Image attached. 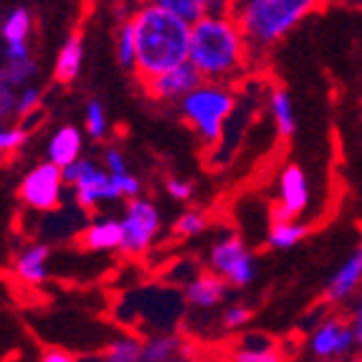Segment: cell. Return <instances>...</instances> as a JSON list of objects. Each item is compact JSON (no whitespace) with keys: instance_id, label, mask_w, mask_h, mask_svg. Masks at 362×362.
<instances>
[{"instance_id":"277c9868","label":"cell","mask_w":362,"mask_h":362,"mask_svg":"<svg viewBox=\"0 0 362 362\" xmlns=\"http://www.w3.org/2000/svg\"><path fill=\"white\" fill-rule=\"evenodd\" d=\"M235 99L223 81H203L180 99V115L206 145L223 137V124L233 115Z\"/></svg>"},{"instance_id":"2e32d148","label":"cell","mask_w":362,"mask_h":362,"mask_svg":"<svg viewBox=\"0 0 362 362\" xmlns=\"http://www.w3.org/2000/svg\"><path fill=\"white\" fill-rule=\"evenodd\" d=\"M13 269L25 284H41L49 274V246H43V243L25 246L13 261Z\"/></svg>"},{"instance_id":"8d00e7d4","label":"cell","mask_w":362,"mask_h":362,"mask_svg":"<svg viewBox=\"0 0 362 362\" xmlns=\"http://www.w3.org/2000/svg\"><path fill=\"white\" fill-rule=\"evenodd\" d=\"M41 360L43 362H71V360H76V355H71V352H66V350H46L41 355Z\"/></svg>"},{"instance_id":"e575fe53","label":"cell","mask_w":362,"mask_h":362,"mask_svg":"<svg viewBox=\"0 0 362 362\" xmlns=\"http://www.w3.org/2000/svg\"><path fill=\"white\" fill-rule=\"evenodd\" d=\"M3 59H6V61H23V59H30L28 41H8L6 46H3Z\"/></svg>"},{"instance_id":"8fae6325","label":"cell","mask_w":362,"mask_h":362,"mask_svg":"<svg viewBox=\"0 0 362 362\" xmlns=\"http://www.w3.org/2000/svg\"><path fill=\"white\" fill-rule=\"evenodd\" d=\"M279 206L284 208L291 218L304 213L309 206V180L299 165H286L279 177Z\"/></svg>"},{"instance_id":"3957f363","label":"cell","mask_w":362,"mask_h":362,"mask_svg":"<svg viewBox=\"0 0 362 362\" xmlns=\"http://www.w3.org/2000/svg\"><path fill=\"white\" fill-rule=\"evenodd\" d=\"M320 0H254L235 6V21L241 25L248 49H266L284 38L296 23H302Z\"/></svg>"},{"instance_id":"7a4b0ae2","label":"cell","mask_w":362,"mask_h":362,"mask_svg":"<svg viewBox=\"0 0 362 362\" xmlns=\"http://www.w3.org/2000/svg\"><path fill=\"white\" fill-rule=\"evenodd\" d=\"M248 41L235 16H203L190 28L187 61L206 81H228L246 66Z\"/></svg>"},{"instance_id":"ba28073f","label":"cell","mask_w":362,"mask_h":362,"mask_svg":"<svg viewBox=\"0 0 362 362\" xmlns=\"http://www.w3.org/2000/svg\"><path fill=\"white\" fill-rule=\"evenodd\" d=\"M64 175H61V168L49 163L38 165L23 177L21 182V200L25 206L33 208V211H56L61 203V193H64Z\"/></svg>"},{"instance_id":"f546056e","label":"cell","mask_w":362,"mask_h":362,"mask_svg":"<svg viewBox=\"0 0 362 362\" xmlns=\"http://www.w3.org/2000/svg\"><path fill=\"white\" fill-rule=\"evenodd\" d=\"M41 89H36V86H21L18 91V117H30L36 115L38 107H41Z\"/></svg>"},{"instance_id":"d590c367","label":"cell","mask_w":362,"mask_h":362,"mask_svg":"<svg viewBox=\"0 0 362 362\" xmlns=\"http://www.w3.org/2000/svg\"><path fill=\"white\" fill-rule=\"evenodd\" d=\"M104 165H107L109 173H124L127 170V160H124L119 147H107L104 150Z\"/></svg>"},{"instance_id":"8992f818","label":"cell","mask_w":362,"mask_h":362,"mask_svg":"<svg viewBox=\"0 0 362 362\" xmlns=\"http://www.w3.org/2000/svg\"><path fill=\"white\" fill-rule=\"evenodd\" d=\"M160 230V213L155 203L145 198H129L122 216V248L127 256H142Z\"/></svg>"},{"instance_id":"d6a6232c","label":"cell","mask_w":362,"mask_h":362,"mask_svg":"<svg viewBox=\"0 0 362 362\" xmlns=\"http://www.w3.org/2000/svg\"><path fill=\"white\" fill-rule=\"evenodd\" d=\"M112 175V182L117 185V190L122 193V198H137L139 193H142V182H139V177L129 175L127 170L124 173H109Z\"/></svg>"},{"instance_id":"9a60e30c","label":"cell","mask_w":362,"mask_h":362,"mask_svg":"<svg viewBox=\"0 0 362 362\" xmlns=\"http://www.w3.org/2000/svg\"><path fill=\"white\" fill-rule=\"evenodd\" d=\"M81 246L89 251H119L122 248V221L99 218L81 233Z\"/></svg>"},{"instance_id":"74e56055","label":"cell","mask_w":362,"mask_h":362,"mask_svg":"<svg viewBox=\"0 0 362 362\" xmlns=\"http://www.w3.org/2000/svg\"><path fill=\"white\" fill-rule=\"evenodd\" d=\"M352 332H355V347H360V350H362V296H360V302H357V309H355Z\"/></svg>"},{"instance_id":"83f0119b","label":"cell","mask_w":362,"mask_h":362,"mask_svg":"<svg viewBox=\"0 0 362 362\" xmlns=\"http://www.w3.org/2000/svg\"><path fill=\"white\" fill-rule=\"evenodd\" d=\"M25 139H28V127H3V122H0V155L21 150Z\"/></svg>"},{"instance_id":"d6986e66","label":"cell","mask_w":362,"mask_h":362,"mask_svg":"<svg viewBox=\"0 0 362 362\" xmlns=\"http://www.w3.org/2000/svg\"><path fill=\"white\" fill-rule=\"evenodd\" d=\"M233 360L238 362H276L281 360L276 342L266 334H246L233 350Z\"/></svg>"},{"instance_id":"4316f807","label":"cell","mask_w":362,"mask_h":362,"mask_svg":"<svg viewBox=\"0 0 362 362\" xmlns=\"http://www.w3.org/2000/svg\"><path fill=\"white\" fill-rule=\"evenodd\" d=\"M84 127H86V134L94 139H104V134H107V115H104V107L97 99H91V102L86 104Z\"/></svg>"},{"instance_id":"d4e9b609","label":"cell","mask_w":362,"mask_h":362,"mask_svg":"<svg viewBox=\"0 0 362 362\" xmlns=\"http://www.w3.org/2000/svg\"><path fill=\"white\" fill-rule=\"evenodd\" d=\"M38 74V66L33 64V59H23V61H6L3 66V76H6V84L11 86H28V81Z\"/></svg>"},{"instance_id":"5b68a950","label":"cell","mask_w":362,"mask_h":362,"mask_svg":"<svg viewBox=\"0 0 362 362\" xmlns=\"http://www.w3.org/2000/svg\"><path fill=\"white\" fill-rule=\"evenodd\" d=\"M64 182L74 187L78 208L91 211L99 203H112V200H122V193L117 190V185L112 182L109 170H102L94 160L78 157L71 165L61 168Z\"/></svg>"},{"instance_id":"ffe728a7","label":"cell","mask_w":362,"mask_h":362,"mask_svg":"<svg viewBox=\"0 0 362 362\" xmlns=\"http://www.w3.org/2000/svg\"><path fill=\"white\" fill-rule=\"evenodd\" d=\"M269 107H272L276 132L281 137H291L296 132V117H294V107H291V97L284 89H276L272 94V99H269Z\"/></svg>"},{"instance_id":"f1b7e54d","label":"cell","mask_w":362,"mask_h":362,"mask_svg":"<svg viewBox=\"0 0 362 362\" xmlns=\"http://www.w3.org/2000/svg\"><path fill=\"white\" fill-rule=\"evenodd\" d=\"M206 226H208V221H206V216H203V213L185 211L175 221V233L177 235H198V233H203V230H206Z\"/></svg>"},{"instance_id":"4fadbf2b","label":"cell","mask_w":362,"mask_h":362,"mask_svg":"<svg viewBox=\"0 0 362 362\" xmlns=\"http://www.w3.org/2000/svg\"><path fill=\"white\" fill-rule=\"evenodd\" d=\"M195 357L193 344L185 342L177 334H155L142 347L145 362H170V360H190Z\"/></svg>"},{"instance_id":"e0dca14e","label":"cell","mask_w":362,"mask_h":362,"mask_svg":"<svg viewBox=\"0 0 362 362\" xmlns=\"http://www.w3.org/2000/svg\"><path fill=\"white\" fill-rule=\"evenodd\" d=\"M81 147H84V137L76 127L66 124L54 132V137L49 139V160L59 168H66L74 160L81 157Z\"/></svg>"},{"instance_id":"6da1fadb","label":"cell","mask_w":362,"mask_h":362,"mask_svg":"<svg viewBox=\"0 0 362 362\" xmlns=\"http://www.w3.org/2000/svg\"><path fill=\"white\" fill-rule=\"evenodd\" d=\"M137 41V74L142 78L157 76L187 61L193 23L177 13L147 0L132 13Z\"/></svg>"},{"instance_id":"4dcf8cb0","label":"cell","mask_w":362,"mask_h":362,"mask_svg":"<svg viewBox=\"0 0 362 362\" xmlns=\"http://www.w3.org/2000/svg\"><path fill=\"white\" fill-rule=\"evenodd\" d=\"M18 117V91L11 84H0V122Z\"/></svg>"},{"instance_id":"52a82bcc","label":"cell","mask_w":362,"mask_h":362,"mask_svg":"<svg viewBox=\"0 0 362 362\" xmlns=\"http://www.w3.org/2000/svg\"><path fill=\"white\" fill-rule=\"evenodd\" d=\"M211 272L221 274L230 286H248L256 276L254 256L248 254L246 243L235 235H226L211 248Z\"/></svg>"},{"instance_id":"cb8c5ba5","label":"cell","mask_w":362,"mask_h":362,"mask_svg":"<svg viewBox=\"0 0 362 362\" xmlns=\"http://www.w3.org/2000/svg\"><path fill=\"white\" fill-rule=\"evenodd\" d=\"M142 347L145 342L134 334H124V337H117L115 342L109 344L107 352H104V360L109 362H139L142 360Z\"/></svg>"},{"instance_id":"7c38bea8","label":"cell","mask_w":362,"mask_h":362,"mask_svg":"<svg viewBox=\"0 0 362 362\" xmlns=\"http://www.w3.org/2000/svg\"><path fill=\"white\" fill-rule=\"evenodd\" d=\"M226 286L228 281L216 272L195 274L185 284V302L193 309H213L216 304L223 302Z\"/></svg>"},{"instance_id":"ab89813d","label":"cell","mask_w":362,"mask_h":362,"mask_svg":"<svg viewBox=\"0 0 362 362\" xmlns=\"http://www.w3.org/2000/svg\"><path fill=\"white\" fill-rule=\"evenodd\" d=\"M0 43H3V30H0Z\"/></svg>"},{"instance_id":"1f68e13d","label":"cell","mask_w":362,"mask_h":362,"mask_svg":"<svg viewBox=\"0 0 362 362\" xmlns=\"http://www.w3.org/2000/svg\"><path fill=\"white\" fill-rule=\"evenodd\" d=\"M248 320H251V309L243 307V304H233V307H228L223 314H221L223 329H228V332H235V329L246 327Z\"/></svg>"},{"instance_id":"9c48e42d","label":"cell","mask_w":362,"mask_h":362,"mask_svg":"<svg viewBox=\"0 0 362 362\" xmlns=\"http://www.w3.org/2000/svg\"><path fill=\"white\" fill-rule=\"evenodd\" d=\"M206 78L190 61H182L177 66L168 69V71L157 74V76L145 78V89L160 102H180L187 91H193L198 84H203Z\"/></svg>"},{"instance_id":"ac0fdd59","label":"cell","mask_w":362,"mask_h":362,"mask_svg":"<svg viewBox=\"0 0 362 362\" xmlns=\"http://www.w3.org/2000/svg\"><path fill=\"white\" fill-rule=\"evenodd\" d=\"M81 64H84V41H81L78 33H71L61 46L59 56H56V81L59 84H71L74 78L78 76V71H81Z\"/></svg>"},{"instance_id":"5bb4252c","label":"cell","mask_w":362,"mask_h":362,"mask_svg":"<svg viewBox=\"0 0 362 362\" xmlns=\"http://www.w3.org/2000/svg\"><path fill=\"white\" fill-rule=\"evenodd\" d=\"M360 281H362V246L357 248L355 254L339 266L337 274L329 279L327 299H329V302H344V299L360 286Z\"/></svg>"},{"instance_id":"7402d4cb","label":"cell","mask_w":362,"mask_h":362,"mask_svg":"<svg viewBox=\"0 0 362 362\" xmlns=\"http://www.w3.org/2000/svg\"><path fill=\"white\" fill-rule=\"evenodd\" d=\"M307 230H309L307 226L296 223L294 218L291 221H276V223H272V230H269V246L291 248L302 241L304 235H307Z\"/></svg>"},{"instance_id":"603a6c76","label":"cell","mask_w":362,"mask_h":362,"mask_svg":"<svg viewBox=\"0 0 362 362\" xmlns=\"http://www.w3.org/2000/svg\"><path fill=\"white\" fill-rule=\"evenodd\" d=\"M30 28H33V18H30V13L25 8H13L8 13L6 18H3V41H28L30 36Z\"/></svg>"},{"instance_id":"484cf974","label":"cell","mask_w":362,"mask_h":362,"mask_svg":"<svg viewBox=\"0 0 362 362\" xmlns=\"http://www.w3.org/2000/svg\"><path fill=\"white\" fill-rule=\"evenodd\" d=\"M150 3L177 13V16H182V18L190 21V23L203 18V16H206V6H208V0H150Z\"/></svg>"},{"instance_id":"30bf717a","label":"cell","mask_w":362,"mask_h":362,"mask_svg":"<svg viewBox=\"0 0 362 362\" xmlns=\"http://www.w3.org/2000/svg\"><path fill=\"white\" fill-rule=\"evenodd\" d=\"M352 347H355V332H352V327L342 325V322H337V320L322 322V325L314 329L312 339H309V350L317 357L347 355Z\"/></svg>"},{"instance_id":"44dd1931","label":"cell","mask_w":362,"mask_h":362,"mask_svg":"<svg viewBox=\"0 0 362 362\" xmlns=\"http://www.w3.org/2000/svg\"><path fill=\"white\" fill-rule=\"evenodd\" d=\"M117 61L124 69H137V41H134L132 18L119 21V28H117Z\"/></svg>"},{"instance_id":"836d02e7","label":"cell","mask_w":362,"mask_h":362,"mask_svg":"<svg viewBox=\"0 0 362 362\" xmlns=\"http://www.w3.org/2000/svg\"><path fill=\"white\" fill-rule=\"evenodd\" d=\"M165 190H168L170 198L182 200V203L193 198V185L187 180H180V177H170V180L165 182Z\"/></svg>"},{"instance_id":"f35d334b","label":"cell","mask_w":362,"mask_h":362,"mask_svg":"<svg viewBox=\"0 0 362 362\" xmlns=\"http://www.w3.org/2000/svg\"><path fill=\"white\" fill-rule=\"evenodd\" d=\"M0 84H6V76H3V66H0Z\"/></svg>"}]
</instances>
